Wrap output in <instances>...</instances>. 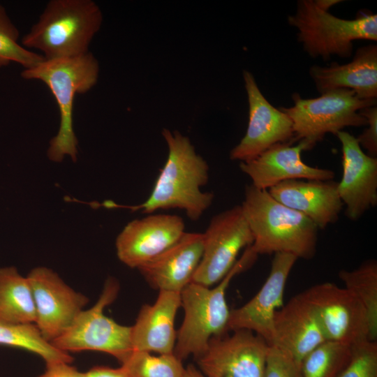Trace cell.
<instances>
[{
    "label": "cell",
    "instance_id": "30",
    "mask_svg": "<svg viewBox=\"0 0 377 377\" xmlns=\"http://www.w3.org/2000/svg\"><path fill=\"white\" fill-rule=\"evenodd\" d=\"M263 377H300L299 364L288 353L269 346Z\"/></svg>",
    "mask_w": 377,
    "mask_h": 377
},
{
    "label": "cell",
    "instance_id": "19",
    "mask_svg": "<svg viewBox=\"0 0 377 377\" xmlns=\"http://www.w3.org/2000/svg\"><path fill=\"white\" fill-rule=\"evenodd\" d=\"M267 191L280 203L308 217L318 229L336 223L344 206L338 182L333 180H286Z\"/></svg>",
    "mask_w": 377,
    "mask_h": 377
},
{
    "label": "cell",
    "instance_id": "9",
    "mask_svg": "<svg viewBox=\"0 0 377 377\" xmlns=\"http://www.w3.org/2000/svg\"><path fill=\"white\" fill-rule=\"evenodd\" d=\"M311 307L326 341L354 346L370 339L367 311L350 290L330 282L302 292Z\"/></svg>",
    "mask_w": 377,
    "mask_h": 377
},
{
    "label": "cell",
    "instance_id": "33",
    "mask_svg": "<svg viewBox=\"0 0 377 377\" xmlns=\"http://www.w3.org/2000/svg\"><path fill=\"white\" fill-rule=\"evenodd\" d=\"M85 377H131L126 369L121 366L112 368L105 366L92 367L85 372Z\"/></svg>",
    "mask_w": 377,
    "mask_h": 377
},
{
    "label": "cell",
    "instance_id": "13",
    "mask_svg": "<svg viewBox=\"0 0 377 377\" xmlns=\"http://www.w3.org/2000/svg\"><path fill=\"white\" fill-rule=\"evenodd\" d=\"M243 78L249 103V123L244 136L230 151L232 161L246 162L279 143L294 140L293 122L274 108L260 91L253 75L244 70Z\"/></svg>",
    "mask_w": 377,
    "mask_h": 377
},
{
    "label": "cell",
    "instance_id": "25",
    "mask_svg": "<svg viewBox=\"0 0 377 377\" xmlns=\"http://www.w3.org/2000/svg\"><path fill=\"white\" fill-rule=\"evenodd\" d=\"M339 277L344 288L350 290L364 305L369 318L370 339L377 338V261L374 259L363 262L353 270L342 269Z\"/></svg>",
    "mask_w": 377,
    "mask_h": 377
},
{
    "label": "cell",
    "instance_id": "8",
    "mask_svg": "<svg viewBox=\"0 0 377 377\" xmlns=\"http://www.w3.org/2000/svg\"><path fill=\"white\" fill-rule=\"evenodd\" d=\"M119 289L117 281L108 278L96 304L83 310L71 327L50 343L64 352L93 350L106 353L121 363L133 350L131 327L119 324L104 313L116 299Z\"/></svg>",
    "mask_w": 377,
    "mask_h": 377
},
{
    "label": "cell",
    "instance_id": "15",
    "mask_svg": "<svg viewBox=\"0 0 377 377\" xmlns=\"http://www.w3.org/2000/svg\"><path fill=\"white\" fill-rule=\"evenodd\" d=\"M185 232V223L175 214H157L128 223L115 242L119 260L138 268L176 242Z\"/></svg>",
    "mask_w": 377,
    "mask_h": 377
},
{
    "label": "cell",
    "instance_id": "21",
    "mask_svg": "<svg viewBox=\"0 0 377 377\" xmlns=\"http://www.w3.org/2000/svg\"><path fill=\"white\" fill-rule=\"evenodd\" d=\"M179 306L180 293L168 290H159L153 304L143 305L131 326L133 350L173 353L177 337L175 319Z\"/></svg>",
    "mask_w": 377,
    "mask_h": 377
},
{
    "label": "cell",
    "instance_id": "16",
    "mask_svg": "<svg viewBox=\"0 0 377 377\" xmlns=\"http://www.w3.org/2000/svg\"><path fill=\"white\" fill-rule=\"evenodd\" d=\"M342 148L343 175L338 182L345 214L357 221L377 205V158L365 154L356 138L348 132L337 133Z\"/></svg>",
    "mask_w": 377,
    "mask_h": 377
},
{
    "label": "cell",
    "instance_id": "26",
    "mask_svg": "<svg viewBox=\"0 0 377 377\" xmlns=\"http://www.w3.org/2000/svg\"><path fill=\"white\" fill-rule=\"evenodd\" d=\"M353 346L325 341L300 362V377H339L350 360Z\"/></svg>",
    "mask_w": 377,
    "mask_h": 377
},
{
    "label": "cell",
    "instance_id": "28",
    "mask_svg": "<svg viewBox=\"0 0 377 377\" xmlns=\"http://www.w3.org/2000/svg\"><path fill=\"white\" fill-rule=\"evenodd\" d=\"M20 31L10 18L5 7L0 3V68L12 62L25 68H31L45 59L19 43Z\"/></svg>",
    "mask_w": 377,
    "mask_h": 377
},
{
    "label": "cell",
    "instance_id": "27",
    "mask_svg": "<svg viewBox=\"0 0 377 377\" xmlns=\"http://www.w3.org/2000/svg\"><path fill=\"white\" fill-rule=\"evenodd\" d=\"M131 377H182L185 368L174 353L155 356L133 350L121 363Z\"/></svg>",
    "mask_w": 377,
    "mask_h": 377
},
{
    "label": "cell",
    "instance_id": "32",
    "mask_svg": "<svg viewBox=\"0 0 377 377\" xmlns=\"http://www.w3.org/2000/svg\"><path fill=\"white\" fill-rule=\"evenodd\" d=\"M39 377H85V373L79 371L67 362L46 364L45 371Z\"/></svg>",
    "mask_w": 377,
    "mask_h": 377
},
{
    "label": "cell",
    "instance_id": "2",
    "mask_svg": "<svg viewBox=\"0 0 377 377\" xmlns=\"http://www.w3.org/2000/svg\"><path fill=\"white\" fill-rule=\"evenodd\" d=\"M240 205L253 235L250 247L255 254L283 252L304 260L314 257L319 229L305 215L251 184L246 186Z\"/></svg>",
    "mask_w": 377,
    "mask_h": 377
},
{
    "label": "cell",
    "instance_id": "11",
    "mask_svg": "<svg viewBox=\"0 0 377 377\" xmlns=\"http://www.w3.org/2000/svg\"><path fill=\"white\" fill-rule=\"evenodd\" d=\"M27 277L34 299L35 325L42 337L51 343L71 327L89 300L50 268L35 267Z\"/></svg>",
    "mask_w": 377,
    "mask_h": 377
},
{
    "label": "cell",
    "instance_id": "12",
    "mask_svg": "<svg viewBox=\"0 0 377 377\" xmlns=\"http://www.w3.org/2000/svg\"><path fill=\"white\" fill-rule=\"evenodd\" d=\"M269 344L247 330L212 337L196 361L207 377H263Z\"/></svg>",
    "mask_w": 377,
    "mask_h": 377
},
{
    "label": "cell",
    "instance_id": "34",
    "mask_svg": "<svg viewBox=\"0 0 377 377\" xmlns=\"http://www.w3.org/2000/svg\"><path fill=\"white\" fill-rule=\"evenodd\" d=\"M182 377H207L198 369L190 364L185 368Z\"/></svg>",
    "mask_w": 377,
    "mask_h": 377
},
{
    "label": "cell",
    "instance_id": "3",
    "mask_svg": "<svg viewBox=\"0 0 377 377\" xmlns=\"http://www.w3.org/2000/svg\"><path fill=\"white\" fill-rule=\"evenodd\" d=\"M99 71V63L89 52L75 57L44 59L22 71L24 79L44 82L58 105L59 127L47 151L50 161L61 162L66 156L73 162L77 161L78 141L73 123L74 99L77 94L87 92L97 83Z\"/></svg>",
    "mask_w": 377,
    "mask_h": 377
},
{
    "label": "cell",
    "instance_id": "7",
    "mask_svg": "<svg viewBox=\"0 0 377 377\" xmlns=\"http://www.w3.org/2000/svg\"><path fill=\"white\" fill-rule=\"evenodd\" d=\"M294 105L281 108L293 122L294 140L303 141L311 149L327 133H337L348 126H367V121L359 111L376 105V99L364 100L348 89H335L314 98L293 96Z\"/></svg>",
    "mask_w": 377,
    "mask_h": 377
},
{
    "label": "cell",
    "instance_id": "1",
    "mask_svg": "<svg viewBox=\"0 0 377 377\" xmlns=\"http://www.w3.org/2000/svg\"><path fill=\"white\" fill-rule=\"evenodd\" d=\"M161 134L168 147V157L147 199L131 206L107 200L102 206L126 208L148 214L158 209L177 208L184 211L191 221H197L214 198L212 192L201 190L208 182V163L187 136L166 128Z\"/></svg>",
    "mask_w": 377,
    "mask_h": 377
},
{
    "label": "cell",
    "instance_id": "24",
    "mask_svg": "<svg viewBox=\"0 0 377 377\" xmlns=\"http://www.w3.org/2000/svg\"><path fill=\"white\" fill-rule=\"evenodd\" d=\"M0 346L17 348L34 353L46 364L56 362L71 363L69 353L53 346L40 334L35 324H9L0 322Z\"/></svg>",
    "mask_w": 377,
    "mask_h": 377
},
{
    "label": "cell",
    "instance_id": "29",
    "mask_svg": "<svg viewBox=\"0 0 377 377\" xmlns=\"http://www.w3.org/2000/svg\"><path fill=\"white\" fill-rule=\"evenodd\" d=\"M339 377H377V341L353 346L350 360Z\"/></svg>",
    "mask_w": 377,
    "mask_h": 377
},
{
    "label": "cell",
    "instance_id": "5",
    "mask_svg": "<svg viewBox=\"0 0 377 377\" xmlns=\"http://www.w3.org/2000/svg\"><path fill=\"white\" fill-rule=\"evenodd\" d=\"M257 256L249 246L214 288L191 282L180 292L184 318L173 351L177 358L182 361L193 355L196 359L206 350L212 337L228 331L230 311L226 300V289L232 279L249 267Z\"/></svg>",
    "mask_w": 377,
    "mask_h": 377
},
{
    "label": "cell",
    "instance_id": "20",
    "mask_svg": "<svg viewBox=\"0 0 377 377\" xmlns=\"http://www.w3.org/2000/svg\"><path fill=\"white\" fill-rule=\"evenodd\" d=\"M325 338L302 293L293 297L274 314L270 345L288 353L299 364Z\"/></svg>",
    "mask_w": 377,
    "mask_h": 377
},
{
    "label": "cell",
    "instance_id": "6",
    "mask_svg": "<svg viewBox=\"0 0 377 377\" xmlns=\"http://www.w3.org/2000/svg\"><path fill=\"white\" fill-rule=\"evenodd\" d=\"M288 22L298 30L297 40L311 57L328 60L332 55L349 57L355 40H377V15L364 13L354 20L339 18L316 1L300 0Z\"/></svg>",
    "mask_w": 377,
    "mask_h": 377
},
{
    "label": "cell",
    "instance_id": "23",
    "mask_svg": "<svg viewBox=\"0 0 377 377\" xmlns=\"http://www.w3.org/2000/svg\"><path fill=\"white\" fill-rule=\"evenodd\" d=\"M0 322L16 325L36 322L29 281L13 266L0 268Z\"/></svg>",
    "mask_w": 377,
    "mask_h": 377
},
{
    "label": "cell",
    "instance_id": "17",
    "mask_svg": "<svg viewBox=\"0 0 377 377\" xmlns=\"http://www.w3.org/2000/svg\"><path fill=\"white\" fill-rule=\"evenodd\" d=\"M300 141L297 145L279 143L265 150L255 158L239 163V168L260 189L268 190L286 180H332L334 172L329 169L312 167L302 159L303 151L310 149Z\"/></svg>",
    "mask_w": 377,
    "mask_h": 377
},
{
    "label": "cell",
    "instance_id": "10",
    "mask_svg": "<svg viewBox=\"0 0 377 377\" xmlns=\"http://www.w3.org/2000/svg\"><path fill=\"white\" fill-rule=\"evenodd\" d=\"M202 235V255L191 282L210 287L228 273L253 237L241 205L214 215Z\"/></svg>",
    "mask_w": 377,
    "mask_h": 377
},
{
    "label": "cell",
    "instance_id": "4",
    "mask_svg": "<svg viewBox=\"0 0 377 377\" xmlns=\"http://www.w3.org/2000/svg\"><path fill=\"white\" fill-rule=\"evenodd\" d=\"M102 22V11L92 0H51L21 45L39 50L45 60L77 57L89 52Z\"/></svg>",
    "mask_w": 377,
    "mask_h": 377
},
{
    "label": "cell",
    "instance_id": "18",
    "mask_svg": "<svg viewBox=\"0 0 377 377\" xmlns=\"http://www.w3.org/2000/svg\"><path fill=\"white\" fill-rule=\"evenodd\" d=\"M203 251V235L186 232L138 269L153 288L181 292L192 281Z\"/></svg>",
    "mask_w": 377,
    "mask_h": 377
},
{
    "label": "cell",
    "instance_id": "14",
    "mask_svg": "<svg viewBox=\"0 0 377 377\" xmlns=\"http://www.w3.org/2000/svg\"><path fill=\"white\" fill-rule=\"evenodd\" d=\"M297 259L288 253L274 254L269 274L260 290L245 304L230 311L228 330H250L271 344L274 314L283 306L286 284Z\"/></svg>",
    "mask_w": 377,
    "mask_h": 377
},
{
    "label": "cell",
    "instance_id": "31",
    "mask_svg": "<svg viewBox=\"0 0 377 377\" xmlns=\"http://www.w3.org/2000/svg\"><path fill=\"white\" fill-rule=\"evenodd\" d=\"M360 114L366 118L368 127L356 138L361 148L367 151V155L376 158L377 156V108L376 105L361 109Z\"/></svg>",
    "mask_w": 377,
    "mask_h": 377
},
{
    "label": "cell",
    "instance_id": "22",
    "mask_svg": "<svg viewBox=\"0 0 377 377\" xmlns=\"http://www.w3.org/2000/svg\"><path fill=\"white\" fill-rule=\"evenodd\" d=\"M309 74L320 94L335 89H348L364 100L377 98V46L359 47L353 60L344 64L313 66Z\"/></svg>",
    "mask_w": 377,
    "mask_h": 377
}]
</instances>
